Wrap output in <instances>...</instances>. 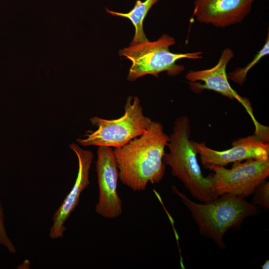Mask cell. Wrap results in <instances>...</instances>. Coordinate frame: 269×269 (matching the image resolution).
<instances>
[{
    "mask_svg": "<svg viewBox=\"0 0 269 269\" xmlns=\"http://www.w3.org/2000/svg\"><path fill=\"white\" fill-rule=\"evenodd\" d=\"M168 141L162 124L152 121L141 135L115 148L122 183L134 191L144 190L148 183H159L165 173L163 157Z\"/></svg>",
    "mask_w": 269,
    "mask_h": 269,
    "instance_id": "6da1fadb",
    "label": "cell"
},
{
    "mask_svg": "<svg viewBox=\"0 0 269 269\" xmlns=\"http://www.w3.org/2000/svg\"><path fill=\"white\" fill-rule=\"evenodd\" d=\"M173 191L181 199L198 227L200 234L224 249V237L231 229L239 228L247 217L258 214V207L241 196L224 194L198 203L189 199L175 186Z\"/></svg>",
    "mask_w": 269,
    "mask_h": 269,
    "instance_id": "7a4b0ae2",
    "label": "cell"
},
{
    "mask_svg": "<svg viewBox=\"0 0 269 269\" xmlns=\"http://www.w3.org/2000/svg\"><path fill=\"white\" fill-rule=\"evenodd\" d=\"M190 133L188 117L176 119L167 145L169 152L164 153L163 162L170 167L172 175L183 183L194 198L201 202L211 201L218 197L212 191L208 177L202 174L197 152L190 140Z\"/></svg>",
    "mask_w": 269,
    "mask_h": 269,
    "instance_id": "3957f363",
    "label": "cell"
},
{
    "mask_svg": "<svg viewBox=\"0 0 269 269\" xmlns=\"http://www.w3.org/2000/svg\"><path fill=\"white\" fill-rule=\"evenodd\" d=\"M175 43L173 37L164 34L156 41L148 40L121 49L119 54L127 57L132 62L127 79L134 81L148 74L158 77V74L163 71H166L170 76H176L184 69V66L176 63L177 60L183 58L193 60L202 58L201 51L186 53L171 52L169 47Z\"/></svg>",
    "mask_w": 269,
    "mask_h": 269,
    "instance_id": "277c9868",
    "label": "cell"
},
{
    "mask_svg": "<svg viewBox=\"0 0 269 269\" xmlns=\"http://www.w3.org/2000/svg\"><path fill=\"white\" fill-rule=\"evenodd\" d=\"M124 110V115L116 119L91 118L90 122L97 130L87 131L83 138L77 139L78 143L84 146L97 145L117 148L141 135L152 121L144 115L139 98L136 96L128 97Z\"/></svg>",
    "mask_w": 269,
    "mask_h": 269,
    "instance_id": "5b68a950",
    "label": "cell"
},
{
    "mask_svg": "<svg viewBox=\"0 0 269 269\" xmlns=\"http://www.w3.org/2000/svg\"><path fill=\"white\" fill-rule=\"evenodd\" d=\"M206 169L214 172L207 177L217 196L229 194L246 198L253 194L269 176V159L236 162L230 169L217 165H211Z\"/></svg>",
    "mask_w": 269,
    "mask_h": 269,
    "instance_id": "8992f818",
    "label": "cell"
},
{
    "mask_svg": "<svg viewBox=\"0 0 269 269\" xmlns=\"http://www.w3.org/2000/svg\"><path fill=\"white\" fill-rule=\"evenodd\" d=\"M233 50L230 48L224 49L217 63L213 67L201 70H190L185 78L190 81L191 89L197 93L204 90L216 92L231 100H236L246 110L251 117L256 128L255 134H264L268 127L257 122L255 119L249 99L240 96L230 85L226 72L228 64L234 57Z\"/></svg>",
    "mask_w": 269,
    "mask_h": 269,
    "instance_id": "52a82bcc",
    "label": "cell"
},
{
    "mask_svg": "<svg viewBox=\"0 0 269 269\" xmlns=\"http://www.w3.org/2000/svg\"><path fill=\"white\" fill-rule=\"evenodd\" d=\"M96 170L99 187L96 213L107 219H114L123 213L122 202L117 193L119 171L113 149L98 146Z\"/></svg>",
    "mask_w": 269,
    "mask_h": 269,
    "instance_id": "ba28073f",
    "label": "cell"
},
{
    "mask_svg": "<svg viewBox=\"0 0 269 269\" xmlns=\"http://www.w3.org/2000/svg\"><path fill=\"white\" fill-rule=\"evenodd\" d=\"M191 143L206 169L211 165L225 166L249 159H269V142L263 140L255 134L234 140L230 148L222 151L208 147L204 142L191 140Z\"/></svg>",
    "mask_w": 269,
    "mask_h": 269,
    "instance_id": "9c48e42d",
    "label": "cell"
},
{
    "mask_svg": "<svg viewBox=\"0 0 269 269\" xmlns=\"http://www.w3.org/2000/svg\"><path fill=\"white\" fill-rule=\"evenodd\" d=\"M70 148L75 152L78 161V170L75 183L61 205L53 214L49 237L61 238L66 230L64 224L79 204L81 193L90 183L89 171L94 158L93 152L72 143Z\"/></svg>",
    "mask_w": 269,
    "mask_h": 269,
    "instance_id": "30bf717a",
    "label": "cell"
},
{
    "mask_svg": "<svg viewBox=\"0 0 269 269\" xmlns=\"http://www.w3.org/2000/svg\"><path fill=\"white\" fill-rule=\"evenodd\" d=\"M256 0H195L193 16L201 23L224 28L241 22Z\"/></svg>",
    "mask_w": 269,
    "mask_h": 269,
    "instance_id": "8fae6325",
    "label": "cell"
},
{
    "mask_svg": "<svg viewBox=\"0 0 269 269\" xmlns=\"http://www.w3.org/2000/svg\"><path fill=\"white\" fill-rule=\"evenodd\" d=\"M159 0H137L134 8L128 13L114 11L106 8V11L112 15L129 19L135 28V33L130 45L148 41L143 29V21L149 10Z\"/></svg>",
    "mask_w": 269,
    "mask_h": 269,
    "instance_id": "7c38bea8",
    "label": "cell"
},
{
    "mask_svg": "<svg viewBox=\"0 0 269 269\" xmlns=\"http://www.w3.org/2000/svg\"><path fill=\"white\" fill-rule=\"evenodd\" d=\"M269 33L268 32L265 44L255 56L252 60L244 67H239L232 72L229 73L227 75L228 79H230L234 82L242 85L246 79V76L249 71L256 65L263 57L269 55Z\"/></svg>",
    "mask_w": 269,
    "mask_h": 269,
    "instance_id": "4fadbf2b",
    "label": "cell"
},
{
    "mask_svg": "<svg viewBox=\"0 0 269 269\" xmlns=\"http://www.w3.org/2000/svg\"><path fill=\"white\" fill-rule=\"evenodd\" d=\"M252 203L268 210L269 208V182L260 185L255 190Z\"/></svg>",
    "mask_w": 269,
    "mask_h": 269,
    "instance_id": "5bb4252c",
    "label": "cell"
},
{
    "mask_svg": "<svg viewBox=\"0 0 269 269\" xmlns=\"http://www.w3.org/2000/svg\"><path fill=\"white\" fill-rule=\"evenodd\" d=\"M0 245L3 246L9 252L14 254L16 248L9 238L6 232L4 222L2 208L0 203Z\"/></svg>",
    "mask_w": 269,
    "mask_h": 269,
    "instance_id": "9a60e30c",
    "label": "cell"
},
{
    "mask_svg": "<svg viewBox=\"0 0 269 269\" xmlns=\"http://www.w3.org/2000/svg\"><path fill=\"white\" fill-rule=\"evenodd\" d=\"M269 266V261L267 260L266 262L262 266L263 269H268Z\"/></svg>",
    "mask_w": 269,
    "mask_h": 269,
    "instance_id": "2e32d148",
    "label": "cell"
}]
</instances>
